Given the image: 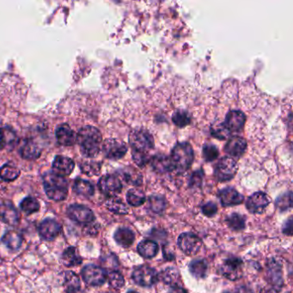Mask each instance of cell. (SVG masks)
<instances>
[{
    "mask_svg": "<svg viewBox=\"0 0 293 293\" xmlns=\"http://www.w3.org/2000/svg\"><path fill=\"white\" fill-rule=\"evenodd\" d=\"M101 132L92 126H85L78 131L77 142L84 156L94 157L99 153L102 145Z\"/></svg>",
    "mask_w": 293,
    "mask_h": 293,
    "instance_id": "6da1fadb",
    "label": "cell"
},
{
    "mask_svg": "<svg viewBox=\"0 0 293 293\" xmlns=\"http://www.w3.org/2000/svg\"><path fill=\"white\" fill-rule=\"evenodd\" d=\"M169 158L173 170L179 174L184 173L190 168L194 159L193 147L187 142L176 144L172 149L171 156Z\"/></svg>",
    "mask_w": 293,
    "mask_h": 293,
    "instance_id": "7a4b0ae2",
    "label": "cell"
},
{
    "mask_svg": "<svg viewBox=\"0 0 293 293\" xmlns=\"http://www.w3.org/2000/svg\"><path fill=\"white\" fill-rule=\"evenodd\" d=\"M43 185L47 197L55 201L66 200L68 194V183L64 177L47 172L43 175Z\"/></svg>",
    "mask_w": 293,
    "mask_h": 293,
    "instance_id": "3957f363",
    "label": "cell"
},
{
    "mask_svg": "<svg viewBox=\"0 0 293 293\" xmlns=\"http://www.w3.org/2000/svg\"><path fill=\"white\" fill-rule=\"evenodd\" d=\"M129 143L133 151L146 153L154 148V139L150 132L143 128H136L130 133Z\"/></svg>",
    "mask_w": 293,
    "mask_h": 293,
    "instance_id": "277c9868",
    "label": "cell"
},
{
    "mask_svg": "<svg viewBox=\"0 0 293 293\" xmlns=\"http://www.w3.org/2000/svg\"><path fill=\"white\" fill-rule=\"evenodd\" d=\"M238 166L234 158L224 156L218 160L214 167V176L220 182L231 181L237 174Z\"/></svg>",
    "mask_w": 293,
    "mask_h": 293,
    "instance_id": "5b68a950",
    "label": "cell"
},
{
    "mask_svg": "<svg viewBox=\"0 0 293 293\" xmlns=\"http://www.w3.org/2000/svg\"><path fill=\"white\" fill-rule=\"evenodd\" d=\"M133 281L140 287H150L158 281V275L154 268L148 265H141L133 272Z\"/></svg>",
    "mask_w": 293,
    "mask_h": 293,
    "instance_id": "8992f818",
    "label": "cell"
},
{
    "mask_svg": "<svg viewBox=\"0 0 293 293\" xmlns=\"http://www.w3.org/2000/svg\"><path fill=\"white\" fill-rule=\"evenodd\" d=\"M178 247L187 256H195L202 247V241L196 235L185 232L178 237Z\"/></svg>",
    "mask_w": 293,
    "mask_h": 293,
    "instance_id": "52a82bcc",
    "label": "cell"
},
{
    "mask_svg": "<svg viewBox=\"0 0 293 293\" xmlns=\"http://www.w3.org/2000/svg\"><path fill=\"white\" fill-rule=\"evenodd\" d=\"M82 277L86 284L92 287L102 286L107 281L105 270L96 265L85 266L82 270Z\"/></svg>",
    "mask_w": 293,
    "mask_h": 293,
    "instance_id": "ba28073f",
    "label": "cell"
},
{
    "mask_svg": "<svg viewBox=\"0 0 293 293\" xmlns=\"http://www.w3.org/2000/svg\"><path fill=\"white\" fill-rule=\"evenodd\" d=\"M243 262L239 258H229L222 263L219 272L224 277L235 281L243 277Z\"/></svg>",
    "mask_w": 293,
    "mask_h": 293,
    "instance_id": "9c48e42d",
    "label": "cell"
},
{
    "mask_svg": "<svg viewBox=\"0 0 293 293\" xmlns=\"http://www.w3.org/2000/svg\"><path fill=\"white\" fill-rule=\"evenodd\" d=\"M103 151L109 159H122L127 154L128 147L122 141L116 139H109L103 143Z\"/></svg>",
    "mask_w": 293,
    "mask_h": 293,
    "instance_id": "30bf717a",
    "label": "cell"
},
{
    "mask_svg": "<svg viewBox=\"0 0 293 293\" xmlns=\"http://www.w3.org/2000/svg\"><path fill=\"white\" fill-rule=\"evenodd\" d=\"M270 198L262 192H256L247 200L246 207L253 214H262L270 204Z\"/></svg>",
    "mask_w": 293,
    "mask_h": 293,
    "instance_id": "8fae6325",
    "label": "cell"
},
{
    "mask_svg": "<svg viewBox=\"0 0 293 293\" xmlns=\"http://www.w3.org/2000/svg\"><path fill=\"white\" fill-rule=\"evenodd\" d=\"M98 187L102 193L108 196L115 197L122 190V183L117 175H103L98 182Z\"/></svg>",
    "mask_w": 293,
    "mask_h": 293,
    "instance_id": "7c38bea8",
    "label": "cell"
},
{
    "mask_svg": "<svg viewBox=\"0 0 293 293\" xmlns=\"http://www.w3.org/2000/svg\"><path fill=\"white\" fill-rule=\"evenodd\" d=\"M69 218L78 224H91L95 220V215L90 208L82 205H72L67 210Z\"/></svg>",
    "mask_w": 293,
    "mask_h": 293,
    "instance_id": "4fadbf2b",
    "label": "cell"
},
{
    "mask_svg": "<svg viewBox=\"0 0 293 293\" xmlns=\"http://www.w3.org/2000/svg\"><path fill=\"white\" fill-rule=\"evenodd\" d=\"M246 122V116L240 110H231L227 113L224 122L230 133H239L243 131Z\"/></svg>",
    "mask_w": 293,
    "mask_h": 293,
    "instance_id": "5bb4252c",
    "label": "cell"
},
{
    "mask_svg": "<svg viewBox=\"0 0 293 293\" xmlns=\"http://www.w3.org/2000/svg\"><path fill=\"white\" fill-rule=\"evenodd\" d=\"M224 150L231 157L239 158L246 151L247 141L239 136L230 138V140L225 145Z\"/></svg>",
    "mask_w": 293,
    "mask_h": 293,
    "instance_id": "9a60e30c",
    "label": "cell"
},
{
    "mask_svg": "<svg viewBox=\"0 0 293 293\" xmlns=\"http://www.w3.org/2000/svg\"><path fill=\"white\" fill-rule=\"evenodd\" d=\"M61 231V226L58 222L52 218H47L41 222L39 227V233L45 240L55 239Z\"/></svg>",
    "mask_w": 293,
    "mask_h": 293,
    "instance_id": "2e32d148",
    "label": "cell"
},
{
    "mask_svg": "<svg viewBox=\"0 0 293 293\" xmlns=\"http://www.w3.org/2000/svg\"><path fill=\"white\" fill-rule=\"evenodd\" d=\"M218 198L223 206H237L244 200V197L232 187H225L219 191Z\"/></svg>",
    "mask_w": 293,
    "mask_h": 293,
    "instance_id": "e0dca14e",
    "label": "cell"
},
{
    "mask_svg": "<svg viewBox=\"0 0 293 293\" xmlns=\"http://www.w3.org/2000/svg\"><path fill=\"white\" fill-rule=\"evenodd\" d=\"M75 167V163L67 156H57L53 160V173L55 175L64 177L72 174Z\"/></svg>",
    "mask_w": 293,
    "mask_h": 293,
    "instance_id": "ac0fdd59",
    "label": "cell"
},
{
    "mask_svg": "<svg viewBox=\"0 0 293 293\" xmlns=\"http://www.w3.org/2000/svg\"><path fill=\"white\" fill-rule=\"evenodd\" d=\"M19 213L10 202L0 203V220L7 225H15L19 222Z\"/></svg>",
    "mask_w": 293,
    "mask_h": 293,
    "instance_id": "d6986e66",
    "label": "cell"
},
{
    "mask_svg": "<svg viewBox=\"0 0 293 293\" xmlns=\"http://www.w3.org/2000/svg\"><path fill=\"white\" fill-rule=\"evenodd\" d=\"M55 134L58 143L64 146H73L77 141V134L67 124L59 126Z\"/></svg>",
    "mask_w": 293,
    "mask_h": 293,
    "instance_id": "ffe728a7",
    "label": "cell"
},
{
    "mask_svg": "<svg viewBox=\"0 0 293 293\" xmlns=\"http://www.w3.org/2000/svg\"><path fill=\"white\" fill-rule=\"evenodd\" d=\"M19 151L20 155L25 159H36L41 154V147L31 140L22 141Z\"/></svg>",
    "mask_w": 293,
    "mask_h": 293,
    "instance_id": "44dd1931",
    "label": "cell"
},
{
    "mask_svg": "<svg viewBox=\"0 0 293 293\" xmlns=\"http://www.w3.org/2000/svg\"><path fill=\"white\" fill-rule=\"evenodd\" d=\"M150 163L153 169L157 173H166L173 170L170 158L164 154H157L153 156Z\"/></svg>",
    "mask_w": 293,
    "mask_h": 293,
    "instance_id": "7402d4cb",
    "label": "cell"
},
{
    "mask_svg": "<svg viewBox=\"0 0 293 293\" xmlns=\"http://www.w3.org/2000/svg\"><path fill=\"white\" fill-rule=\"evenodd\" d=\"M158 244L152 240H144L138 245V252L146 259H151L157 255Z\"/></svg>",
    "mask_w": 293,
    "mask_h": 293,
    "instance_id": "603a6c76",
    "label": "cell"
},
{
    "mask_svg": "<svg viewBox=\"0 0 293 293\" xmlns=\"http://www.w3.org/2000/svg\"><path fill=\"white\" fill-rule=\"evenodd\" d=\"M114 238L119 245L128 248L134 244L135 241V235L128 228H119L114 235Z\"/></svg>",
    "mask_w": 293,
    "mask_h": 293,
    "instance_id": "cb8c5ba5",
    "label": "cell"
},
{
    "mask_svg": "<svg viewBox=\"0 0 293 293\" xmlns=\"http://www.w3.org/2000/svg\"><path fill=\"white\" fill-rule=\"evenodd\" d=\"M2 242L8 249L13 250V251H16L20 249V247L22 246V235L16 231H7L6 233L3 235Z\"/></svg>",
    "mask_w": 293,
    "mask_h": 293,
    "instance_id": "d4e9b609",
    "label": "cell"
},
{
    "mask_svg": "<svg viewBox=\"0 0 293 293\" xmlns=\"http://www.w3.org/2000/svg\"><path fill=\"white\" fill-rule=\"evenodd\" d=\"M61 262L63 265L66 266L67 268H72V267L80 265L82 263V258L78 255L76 248L70 247L63 253Z\"/></svg>",
    "mask_w": 293,
    "mask_h": 293,
    "instance_id": "484cf974",
    "label": "cell"
},
{
    "mask_svg": "<svg viewBox=\"0 0 293 293\" xmlns=\"http://www.w3.org/2000/svg\"><path fill=\"white\" fill-rule=\"evenodd\" d=\"M268 275L273 281L275 287H281L283 284L282 280V268L281 265L275 260H271L268 263Z\"/></svg>",
    "mask_w": 293,
    "mask_h": 293,
    "instance_id": "4316f807",
    "label": "cell"
},
{
    "mask_svg": "<svg viewBox=\"0 0 293 293\" xmlns=\"http://www.w3.org/2000/svg\"><path fill=\"white\" fill-rule=\"evenodd\" d=\"M105 206L110 212L119 215H126L128 213V207L121 199L116 197H110L106 200Z\"/></svg>",
    "mask_w": 293,
    "mask_h": 293,
    "instance_id": "83f0119b",
    "label": "cell"
},
{
    "mask_svg": "<svg viewBox=\"0 0 293 293\" xmlns=\"http://www.w3.org/2000/svg\"><path fill=\"white\" fill-rule=\"evenodd\" d=\"M189 271L193 277L204 279L208 271V264L206 260H194L189 264Z\"/></svg>",
    "mask_w": 293,
    "mask_h": 293,
    "instance_id": "f1b7e54d",
    "label": "cell"
},
{
    "mask_svg": "<svg viewBox=\"0 0 293 293\" xmlns=\"http://www.w3.org/2000/svg\"><path fill=\"white\" fill-rule=\"evenodd\" d=\"M73 190L76 193L84 197H91L95 193V188L93 185L91 184L90 181L78 179L76 180L73 185Z\"/></svg>",
    "mask_w": 293,
    "mask_h": 293,
    "instance_id": "f546056e",
    "label": "cell"
},
{
    "mask_svg": "<svg viewBox=\"0 0 293 293\" xmlns=\"http://www.w3.org/2000/svg\"><path fill=\"white\" fill-rule=\"evenodd\" d=\"M227 225L232 231H240L245 229L246 218L239 213H232L226 218Z\"/></svg>",
    "mask_w": 293,
    "mask_h": 293,
    "instance_id": "4dcf8cb0",
    "label": "cell"
},
{
    "mask_svg": "<svg viewBox=\"0 0 293 293\" xmlns=\"http://www.w3.org/2000/svg\"><path fill=\"white\" fill-rule=\"evenodd\" d=\"M146 197L143 191L139 188H132L127 193L128 204L133 206H140L146 202Z\"/></svg>",
    "mask_w": 293,
    "mask_h": 293,
    "instance_id": "1f68e13d",
    "label": "cell"
},
{
    "mask_svg": "<svg viewBox=\"0 0 293 293\" xmlns=\"http://www.w3.org/2000/svg\"><path fill=\"white\" fill-rule=\"evenodd\" d=\"M161 280L165 284L172 287H176L177 282L180 280V274L175 268H167L161 274Z\"/></svg>",
    "mask_w": 293,
    "mask_h": 293,
    "instance_id": "d6a6232c",
    "label": "cell"
},
{
    "mask_svg": "<svg viewBox=\"0 0 293 293\" xmlns=\"http://www.w3.org/2000/svg\"><path fill=\"white\" fill-rule=\"evenodd\" d=\"M172 122L178 128H185L190 124V114L183 109H178L172 116Z\"/></svg>",
    "mask_w": 293,
    "mask_h": 293,
    "instance_id": "836d02e7",
    "label": "cell"
},
{
    "mask_svg": "<svg viewBox=\"0 0 293 293\" xmlns=\"http://www.w3.org/2000/svg\"><path fill=\"white\" fill-rule=\"evenodd\" d=\"M20 175V170L16 166L11 164H4L0 168V177L3 179V181H15L16 178Z\"/></svg>",
    "mask_w": 293,
    "mask_h": 293,
    "instance_id": "e575fe53",
    "label": "cell"
},
{
    "mask_svg": "<svg viewBox=\"0 0 293 293\" xmlns=\"http://www.w3.org/2000/svg\"><path fill=\"white\" fill-rule=\"evenodd\" d=\"M211 134L213 137H215L220 141H225L230 137L231 133L229 132L224 122H216L211 127Z\"/></svg>",
    "mask_w": 293,
    "mask_h": 293,
    "instance_id": "d590c367",
    "label": "cell"
},
{
    "mask_svg": "<svg viewBox=\"0 0 293 293\" xmlns=\"http://www.w3.org/2000/svg\"><path fill=\"white\" fill-rule=\"evenodd\" d=\"M166 200L160 195H151L149 198V208L155 213H162L166 208Z\"/></svg>",
    "mask_w": 293,
    "mask_h": 293,
    "instance_id": "8d00e7d4",
    "label": "cell"
},
{
    "mask_svg": "<svg viewBox=\"0 0 293 293\" xmlns=\"http://www.w3.org/2000/svg\"><path fill=\"white\" fill-rule=\"evenodd\" d=\"M20 206L22 212H25L27 214H32L34 212H38L40 209V204L38 200L33 197H26L25 199L22 200Z\"/></svg>",
    "mask_w": 293,
    "mask_h": 293,
    "instance_id": "74e56055",
    "label": "cell"
},
{
    "mask_svg": "<svg viewBox=\"0 0 293 293\" xmlns=\"http://www.w3.org/2000/svg\"><path fill=\"white\" fill-rule=\"evenodd\" d=\"M124 180H125L128 183L132 185H135V186H139L141 184L142 182V176H141L140 172L134 169L133 168H127L122 173Z\"/></svg>",
    "mask_w": 293,
    "mask_h": 293,
    "instance_id": "f35d334b",
    "label": "cell"
},
{
    "mask_svg": "<svg viewBox=\"0 0 293 293\" xmlns=\"http://www.w3.org/2000/svg\"><path fill=\"white\" fill-rule=\"evenodd\" d=\"M65 287L67 292L80 288V280L75 273L72 271L66 272L65 276Z\"/></svg>",
    "mask_w": 293,
    "mask_h": 293,
    "instance_id": "ab89813d",
    "label": "cell"
},
{
    "mask_svg": "<svg viewBox=\"0 0 293 293\" xmlns=\"http://www.w3.org/2000/svg\"><path fill=\"white\" fill-rule=\"evenodd\" d=\"M203 157L206 162H212L217 159L219 155L218 147L215 146L213 144H206L203 146Z\"/></svg>",
    "mask_w": 293,
    "mask_h": 293,
    "instance_id": "60d3db41",
    "label": "cell"
},
{
    "mask_svg": "<svg viewBox=\"0 0 293 293\" xmlns=\"http://www.w3.org/2000/svg\"><path fill=\"white\" fill-rule=\"evenodd\" d=\"M108 279H109V283L111 286V287L115 288V289H117V290L122 288L125 285L124 277L119 272H110L109 275H108Z\"/></svg>",
    "mask_w": 293,
    "mask_h": 293,
    "instance_id": "b9f144b4",
    "label": "cell"
},
{
    "mask_svg": "<svg viewBox=\"0 0 293 293\" xmlns=\"http://www.w3.org/2000/svg\"><path fill=\"white\" fill-rule=\"evenodd\" d=\"M293 196H292V193H285L283 195L278 198L276 200V206H277L279 209L281 211H286V210L289 209L292 207V202H293Z\"/></svg>",
    "mask_w": 293,
    "mask_h": 293,
    "instance_id": "7bdbcfd3",
    "label": "cell"
},
{
    "mask_svg": "<svg viewBox=\"0 0 293 293\" xmlns=\"http://www.w3.org/2000/svg\"><path fill=\"white\" fill-rule=\"evenodd\" d=\"M82 171L88 175H97L101 169V164L97 162H86L82 163Z\"/></svg>",
    "mask_w": 293,
    "mask_h": 293,
    "instance_id": "ee69618b",
    "label": "cell"
},
{
    "mask_svg": "<svg viewBox=\"0 0 293 293\" xmlns=\"http://www.w3.org/2000/svg\"><path fill=\"white\" fill-rule=\"evenodd\" d=\"M132 155H133V159H134V162L140 167H145L150 160V156H149V154H146V153L133 151Z\"/></svg>",
    "mask_w": 293,
    "mask_h": 293,
    "instance_id": "f6af8a7d",
    "label": "cell"
},
{
    "mask_svg": "<svg viewBox=\"0 0 293 293\" xmlns=\"http://www.w3.org/2000/svg\"><path fill=\"white\" fill-rule=\"evenodd\" d=\"M202 212L204 215L208 217V218H211V217H213V216L217 214L218 206H217L215 203L207 202L202 206Z\"/></svg>",
    "mask_w": 293,
    "mask_h": 293,
    "instance_id": "bcb514c9",
    "label": "cell"
},
{
    "mask_svg": "<svg viewBox=\"0 0 293 293\" xmlns=\"http://www.w3.org/2000/svg\"><path fill=\"white\" fill-rule=\"evenodd\" d=\"M203 181V173L201 170L193 172L191 175L189 186L192 187H200Z\"/></svg>",
    "mask_w": 293,
    "mask_h": 293,
    "instance_id": "7dc6e473",
    "label": "cell"
},
{
    "mask_svg": "<svg viewBox=\"0 0 293 293\" xmlns=\"http://www.w3.org/2000/svg\"><path fill=\"white\" fill-rule=\"evenodd\" d=\"M7 145L6 133L5 129H1L0 128V150H2L3 147Z\"/></svg>",
    "mask_w": 293,
    "mask_h": 293,
    "instance_id": "c3c4849f",
    "label": "cell"
},
{
    "mask_svg": "<svg viewBox=\"0 0 293 293\" xmlns=\"http://www.w3.org/2000/svg\"><path fill=\"white\" fill-rule=\"evenodd\" d=\"M292 231H293V221H292V218H289V220L286 223L283 228V232L285 234L288 235V236H292Z\"/></svg>",
    "mask_w": 293,
    "mask_h": 293,
    "instance_id": "681fc988",
    "label": "cell"
},
{
    "mask_svg": "<svg viewBox=\"0 0 293 293\" xmlns=\"http://www.w3.org/2000/svg\"><path fill=\"white\" fill-rule=\"evenodd\" d=\"M187 293L186 292V290H184L183 288H181V287H173L171 288V290L169 291V293Z\"/></svg>",
    "mask_w": 293,
    "mask_h": 293,
    "instance_id": "f907efd6",
    "label": "cell"
},
{
    "mask_svg": "<svg viewBox=\"0 0 293 293\" xmlns=\"http://www.w3.org/2000/svg\"><path fill=\"white\" fill-rule=\"evenodd\" d=\"M237 293H253L250 288L246 287H241L237 289Z\"/></svg>",
    "mask_w": 293,
    "mask_h": 293,
    "instance_id": "816d5d0a",
    "label": "cell"
},
{
    "mask_svg": "<svg viewBox=\"0 0 293 293\" xmlns=\"http://www.w3.org/2000/svg\"><path fill=\"white\" fill-rule=\"evenodd\" d=\"M67 293H85L84 292L80 289V288H78V289H73V290L68 291Z\"/></svg>",
    "mask_w": 293,
    "mask_h": 293,
    "instance_id": "f5cc1de1",
    "label": "cell"
},
{
    "mask_svg": "<svg viewBox=\"0 0 293 293\" xmlns=\"http://www.w3.org/2000/svg\"><path fill=\"white\" fill-rule=\"evenodd\" d=\"M128 293H138L137 292H135V291H129Z\"/></svg>",
    "mask_w": 293,
    "mask_h": 293,
    "instance_id": "db71d44e",
    "label": "cell"
},
{
    "mask_svg": "<svg viewBox=\"0 0 293 293\" xmlns=\"http://www.w3.org/2000/svg\"><path fill=\"white\" fill-rule=\"evenodd\" d=\"M229 293V292H225V293Z\"/></svg>",
    "mask_w": 293,
    "mask_h": 293,
    "instance_id": "11a10c76",
    "label": "cell"
}]
</instances>
